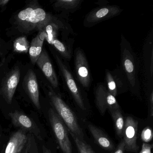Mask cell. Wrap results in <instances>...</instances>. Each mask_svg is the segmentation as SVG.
<instances>
[{"instance_id":"cb8c5ba5","label":"cell","mask_w":153,"mask_h":153,"mask_svg":"<svg viewBox=\"0 0 153 153\" xmlns=\"http://www.w3.org/2000/svg\"><path fill=\"white\" fill-rule=\"evenodd\" d=\"M153 137V132L150 127H146L142 131L141 133V138L144 143L150 142Z\"/></svg>"},{"instance_id":"4dcf8cb0","label":"cell","mask_w":153,"mask_h":153,"mask_svg":"<svg viewBox=\"0 0 153 153\" xmlns=\"http://www.w3.org/2000/svg\"><path fill=\"white\" fill-rule=\"evenodd\" d=\"M10 1L9 0H0V9L4 8Z\"/></svg>"},{"instance_id":"f1b7e54d","label":"cell","mask_w":153,"mask_h":153,"mask_svg":"<svg viewBox=\"0 0 153 153\" xmlns=\"http://www.w3.org/2000/svg\"><path fill=\"white\" fill-rule=\"evenodd\" d=\"M95 4L99 5L100 7H104L107 6V4H109V2L106 0H99L97 2H96Z\"/></svg>"},{"instance_id":"9c48e42d","label":"cell","mask_w":153,"mask_h":153,"mask_svg":"<svg viewBox=\"0 0 153 153\" xmlns=\"http://www.w3.org/2000/svg\"><path fill=\"white\" fill-rule=\"evenodd\" d=\"M105 81L108 91L114 97L121 91L129 88L127 78L121 68H116L113 71L105 70Z\"/></svg>"},{"instance_id":"1f68e13d","label":"cell","mask_w":153,"mask_h":153,"mask_svg":"<svg viewBox=\"0 0 153 153\" xmlns=\"http://www.w3.org/2000/svg\"><path fill=\"white\" fill-rule=\"evenodd\" d=\"M42 153H52L51 150L45 146V145H44L42 146Z\"/></svg>"},{"instance_id":"3957f363","label":"cell","mask_w":153,"mask_h":153,"mask_svg":"<svg viewBox=\"0 0 153 153\" xmlns=\"http://www.w3.org/2000/svg\"><path fill=\"white\" fill-rule=\"evenodd\" d=\"M48 96L53 109L64 123L68 131L79 139L84 140L83 131L72 110L51 87L49 88Z\"/></svg>"},{"instance_id":"d6a6232c","label":"cell","mask_w":153,"mask_h":153,"mask_svg":"<svg viewBox=\"0 0 153 153\" xmlns=\"http://www.w3.org/2000/svg\"><path fill=\"white\" fill-rule=\"evenodd\" d=\"M2 128L1 125H0V147L1 145V140H2Z\"/></svg>"},{"instance_id":"7a4b0ae2","label":"cell","mask_w":153,"mask_h":153,"mask_svg":"<svg viewBox=\"0 0 153 153\" xmlns=\"http://www.w3.org/2000/svg\"><path fill=\"white\" fill-rule=\"evenodd\" d=\"M121 62L128 84L129 88L136 93L140 89L138 78V64L137 56L130 44L122 35L120 42Z\"/></svg>"},{"instance_id":"8fae6325","label":"cell","mask_w":153,"mask_h":153,"mask_svg":"<svg viewBox=\"0 0 153 153\" xmlns=\"http://www.w3.org/2000/svg\"><path fill=\"white\" fill-rule=\"evenodd\" d=\"M20 77V71L17 66L7 73L1 81L0 94L8 104L12 103Z\"/></svg>"},{"instance_id":"5bb4252c","label":"cell","mask_w":153,"mask_h":153,"mask_svg":"<svg viewBox=\"0 0 153 153\" xmlns=\"http://www.w3.org/2000/svg\"><path fill=\"white\" fill-rule=\"evenodd\" d=\"M36 64L51 84L53 89L59 88V85L58 77L46 50H42Z\"/></svg>"},{"instance_id":"2e32d148","label":"cell","mask_w":153,"mask_h":153,"mask_svg":"<svg viewBox=\"0 0 153 153\" xmlns=\"http://www.w3.org/2000/svg\"><path fill=\"white\" fill-rule=\"evenodd\" d=\"M153 33L148 36L143 49L144 70L148 85H153Z\"/></svg>"},{"instance_id":"4316f807","label":"cell","mask_w":153,"mask_h":153,"mask_svg":"<svg viewBox=\"0 0 153 153\" xmlns=\"http://www.w3.org/2000/svg\"><path fill=\"white\" fill-rule=\"evenodd\" d=\"M149 115L153 116V90L151 89L149 96Z\"/></svg>"},{"instance_id":"ba28073f","label":"cell","mask_w":153,"mask_h":153,"mask_svg":"<svg viewBox=\"0 0 153 153\" xmlns=\"http://www.w3.org/2000/svg\"><path fill=\"white\" fill-rule=\"evenodd\" d=\"M8 115L11 123L14 127L33 135L38 140L41 141L43 140L40 128L33 120L25 114L16 110L10 112L9 113Z\"/></svg>"},{"instance_id":"d4e9b609","label":"cell","mask_w":153,"mask_h":153,"mask_svg":"<svg viewBox=\"0 0 153 153\" xmlns=\"http://www.w3.org/2000/svg\"><path fill=\"white\" fill-rule=\"evenodd\" d=\"M30 139V147L28 153H39L37 143L36 140V138L33 135L29 134Z\"/></svg>"},{"instance_id":"44dd1931","label":"cell","mask_w":153,"mask_h":153,"mask_svg":"<svg viewBox=\"0 0 153 153\" xmlns=\"http://www.w3.org/2000/svg\"><path fill=\"white\" fill-rule=\"evenodd\" d=\"M111 112L114 122L116 134L120 138L123 137L124 121L120 109L111 111Z\"/></svg>"},{"instance_id":"83f0119b","label":"cell","mask_w":153,"mask_h":153,"mask_svg":"<svg viewBox=\"0 0 153 153\" xmlns=\"http://www.w3.org/2000/svg\"><path fill=\"white\" fill-rule=\"evenodd\" d=\"M125 150V145L122 140L120 142L114 153H124Z\"/></svg>"},{"instance_id":"8992f818","label":"cell","mask_w":153,"mask_h":153,"mask_svg":"<svg viewBox=\"0 0 153 153\" xmlns=\"http://www.w3.org/2000/svg\"><path fill=\"white\" fill-rule=\"evenodd\" d=\"M75 69L76 80L85 89H89L92 82V76L89 64L85 54L80 47L75 51Z\"/></svg>"},{"instance_id":"836d02e7","label":"cell","mask_w":153,"mask_h":153,"mask_svg":"<svg viewBox=\"0 0 153 153\" xmlns=\"http://www.w3.org/2000/svg\"><path fill=\"white\" fill-rule=\"evenodd\" d=\"M0 49H1V42H0Z\"/></svg>"},{"instance_id":"9a60e30c","label":"cell","mask_w":153,"mask_h":153,"mask_svg":"<svg viewBox=\"0 0 153 153\" xmlns=\"http://www.w3.org/2000/svg\"><path fill=\"white\" fill-rule=\"evenodd\" d=\"M29 140V133L21 129L12 133L1 153H19Z\"/></svg>"},{"instance_id":"f546056e","label":"cell","mask_w":153,"mask_h":153,"mask_svg":"<svg viewBox=\"0 0 153 153\" xmlns=\"http://www.w3.org/2000/svg\"><path fill=\"white\" fill-rule=\"evenodd\" d=\"M29 147H30V139H29V140L28 142L27 143L25 147L23 150L19 153H28L29 152Z\"/></svg>"},{"instance_id":"4fadbf2b","label":"cell","mask_w":153,"mask_h":153,"mask_svg":"<svg viewBox=\"0 0 153 153\" xmlns=\"http://www.w3.org/2000/svg\"><path fill=\"white\" fill-rule=\"evenodd\" d=\"M23 85L26 93L34 106L38 111H41L39 86L36 75L33 70L27 71L24 77Z\"/></svg>"},{"instance_id":"7c38bea8","label":"cell","mask_w":153,"mask_h":153,"mask_svg":"<svg viewBox=\"0 0 153 153\" xmlns=\"http://www.w3.org/2000/svg\"><path fill=\"white\" fill-rule=\"evenodd\" d=\"M138 122L132 117L128 116L124 122L123 141L125 149L129 152H136L139 149L137 144Z\"/></svg>"},{"instance_id":"603a6c76","label":"cell","mask_w":153,"mask_h":153,"mask_svg":"<svg viewBox=\"0 0 153 153\" xmlns=\"http://www.w3.org/2000/svg\"><path fill=\"white\" fill-rule=\"evenodd\" d=\"M70 133L76 143L79 153H95L93 149L89 145L87 144L85 140L79 139L71 132H70Z\"/></svg>"},{"instance_id":"7402d4cb","label":"cell","mask_w":153,"mask_h":153,"mask_svg":"<svg viewBox=\"0 0 153 153\" xmlns=\"http://www.w3.org/2000/svg\"><path fill=\"white\" fill-rule=\"evenodd\" d=\"M29 43L25 36H20L16 39L13 44L14 51L19 53H27L29 51Z\"/></svg>"},{"instance_id":"52a82bcc","label":"cell","mask_w":153,"mask_h":153,"mask_svg":"<svg viewBox=\"0 0 153 153\" xmlns=\"http://www.w3.org/2000/svg\"><path fill=\"white\" fill-rule=\"evenodd\" d=\"M123 10L115 5H107L94 9L85 17L84 26L85 27H92L97 24L107 19L112 18L120 15Z\"/></svg>"},{"instance_id":"5b68a950","label":"cell","mask_w":153,"mask_h":153,"mask_svg":"<svg viewBox=\"0 0 153 153\" xmlns=\"http://www.w3.org/2000/svg\"><path fill=\"white\" fill-rule=\"evenodd\" d=\"M48 118L57 142L63 153H72L68 130L53 108L48 111Z\"/></svg>"},{"instance_id":"277c9868","label":"cell","mask_w":153,"mask_h":153,"mask_svg":"<svg viewBox=\"0 0 153 153\" xmlns=\"http://www.w3.org/2000/svg\"><path fill=\"white\" fill-rule=\"evenodd\" d=\"M54 58L67 89L78 106L83 111L86 110L82 92L79 86V83L77 82V80L73 76L68 63L58 54H54Z\"/></svg>"},{"instance_id":"ffe728a7","label":"cell","mask_w":153,"mask_h":153,"mask_svg":"<svg viewBox=\"0 0 153 153\" xmlns=\"http://www.w3.org/2000/svg\"><path fill=\"white\" fill-rule=\"evenodd\" d=\"M74 43L73 39H68L62 42L59 39H54L51 44L58 51L61 56L66 61H70L73 55L72 47Z\"/></svg>"},{"instance_id":"30bf717a","label":"cell","mask_w":153,"mask_h":153,"mask_svg":"<svg viewBox=\"0 0 153 153\" xmlns=\"http://www.w3.org/2000/svg\"><path fill=\"white\" fill-rule=\"evenodd\" d=\"M96 104L102 114L106 110L110 111L120 109V106L115 97L108 91L105 83H98L95 92Z\"/></svg>"},{"instance_id":"484cf974","label":"cell","mask_w":153,"mask_h":153,"mask_svg":"<svg viewBox=\"0 0 153 153\" xmlns=\"http://www.w3.org/2000/svg\"><path fill=\"white\" fill-rule=\"evenodd\" d=\"M153 144H149L143 143L142 148L140 153H151V150L153 148Z\"/></svg>"},{"instance_id":"d6986e66","label":"cell","mask_w":153,"mask_h":153,"mask_svg":"<svg viewBox=\"0 0 153 153\" xmlns=\"http://www.w3.org/2000/svg\"><path fill=\"white\" fill-rule=\"evenodd\" d=\"M84 0H57L53 4V8L65 15L74 13L80 8Z\"/></svg>"},{"instance_id":"ac0fdd59","label":"cell","mask_w":153,"mask_h":153,"mask_svg":"<svg viewBox=\"0 0 153 153\" xmlns=\"http://www.w3.org/2000/svg\"><path fill=\"white\" fill-rule=\"evenodd\" d=\"M88 128L95 141L102 148L108 151L114 149L112 141L101 130L92 124H89Z\"/></svg>"},{"instance_id":"6da1fadb","label":"cell","mask_w":153,"mask_h":153,"mask_svg":"<svg viewBox=\"0 0 153 153\" xmlns=\"http://www.w3.org/2000/svg\"><path fill=\"white\" fill-rule=\"evenodd\" d=\"M59 20L41 7L36 1H33L16 15L14 25L19 33L29 34L44 30L46 27Z\"/></svg>"},{"instance_id":"e0dca14e","label":"cell","mask_w":153,"mask_h":153,"mask_svg":"<svg viewBox=\"0 0 153 153\" xmlns=\"http://www.w3.org/2000/svg\"><path fill=\"white\" fill-rule=\"evenodd\" d=\"M46 35L44 30L39 32L37 35L32 40L29 47V54L32 64H36L42 51L44 42L46 38Z\"/></svg>"}]
</instances>
